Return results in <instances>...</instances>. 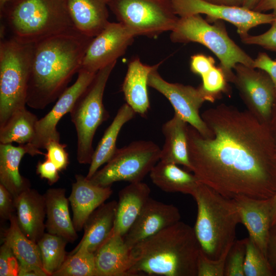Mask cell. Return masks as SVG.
<instances>
[{"mask_svg": "<svg viewBox=\"0 0 276 276\" xmlns=\"http://www.w3.org/2000/svg\"><path fill=\"white\" fill-rule=\"evenodd\" d=\"M268 128L276 144V101L274 104Z\"/></svg>", "mask_w": 276, "mask_h": 276, "instance_id": "obj_48", "label": "cell"}, {"mask_svg": "<svg viewBox=\"0 0 276 276\" xmlns=\"http://www.w3.org/2000/svg\"><path fill=\"white\" fill-rule=\"evenodd\" d=\"M97 73L80 68L76 81L67 87L59 97L51 110L43 117L38 119L35 137L30 143L25 144L28 154L31 156L43 154L39 149H44L51 141L60 142V133L57 125L60 119L70 112L74 104L91 82Z\"/></svg>", "mask_w": 276, "mask_h": 276, "instance_id": "obj_14", "label": "cell"}, {"mask_svg": "<svg viewBox=\"0 0 276 276\" xmlns=\"http://www.w3.org/2000/svg\"><path fill=\"white\" fill-rule=\"evenodd\" d=\"M117 61L98 71L94 79L78 98L70 112L77 135V159L90 164L94 150L93 142L98 128L109 118L103 103L106 83Z\"/></svg>", "mask_w": 276, "mask_h": 276, "instance_id": "obj_8", "label": "cell"}, {"mask_svg": "<svg viewBox=\"0 0 276 276\" xmlns=\"http://www.w3.org/2000/svg\"><path fill=\"white\" fill-rule=\"evenodd\" d=\"M201 77L202 84L200 86L206 94L215 100L220 96L222 93L227 91V81L220 66L215 65Z\"/></svg>", "mask_w": 276, "mask_h": 276, "instance_id": "obj_36", "label": "cell"}, {"mask_svg": "<svg viewBox=\"0 0 276 276\" xmlns=\"http://www.w3.org/2000/svg\"><path fill=\"white\" fill-rule=\"evenodd\" d=\"M68 200L73 211V222L76 231L83 228L90 215L109 198L112 190L109 187L96 185L81 174L75 175Z\"/></svg>", "mask_w": 276, "mask_h": 276, "instance_id": "obj_17", "label": "cell"}, {"mask_svg": "<svg viewBox=\"0 0 276 276\" xmlns=\"http://www.w3.org/2000/svg\"><path fill=\"white\" fill-rule=\"evenodd\" d=\"M59 170L49 159L39 161L36 166V172L41 178L48 180L50 185L56 183L59 179Z\"/></svg>", "mask_w": 276, "mask_h": 276, "instance_id": "obj_44", "label": "cell"}, {"mask_svg": "<svg viewBox=\"0 0 276 276\" xmlns=\"http://www.w3.org/2000/svg\"><path fill=\"white\" fill-rule=\"evenodd\" d=\"M266 255L267 261L276 276V224L270 228Z\"/></svg>", "mask_w": 276, "mask_h": 276, "instance_id": "obj_45", "label": "cell"}, {"mask_svg": "<svg viewBox=\"0 0 276 276\" xmlns=\"http://www.w3.org/2000/svg\"><path fill=\"white\" fill-rule=\"evenodd\" d=\"M98 276H127L132 265L131 248L123 236L114 234L95 253Z\"/></svg>", "mask_w": 276, "mask_h": 276, "instance_id": "obj_23", "label": "cell"}, {"mask_svg": "<svg viewBox=\"0 0 276 276\" xmlns=\"http://www.w3.org/2000/svg\"><path fill=\"white\" fill-rule=\"evenodd\" d=\"M254 68L266 72L271 78L276 90V60L265 52H260L254 59Z\"/></svg>", "mask_w": 276, "mask_h": 276, "instance_id": "obj_43", "label": "cell"}, {"mask_svg": "<svg viewBox=\"0 0 276 276\" xmlns=\"http://www.w3.org/2000/svg\"><path fill=\"white\" fill-rule=\"evenodd\" d=\"M117 206L112 200L98 207L86 220L83 237L71 252L84 248L95 254L114 232Z\"/></svg>", "mask_w": 276, "mask_h": 276, "instance_id": "obj_20", "label": "cell"}, {"mask_svg": "<svg viewBox=\"0 0 276 276\" xmlns=\"http://www.w3.org/2000/svg\"><path fill=\"white\" fill-rule=\"evenodd\" d=\"M239 211L240 223L249 236L266 257V247L271 227L270 198L258 199L244 196L234 198Z\"/></svg>", "mask_w": 276, "mask_h": 276, "instance_id": "obj_18", "label": "cell"}, {"mask_svg": "<svg viewBox=\"0 0 276 276\" xmlns=\"http://www.w3.org/2000/svg\"><path fill=\"white\" fill-rule=\"evenodd\" d=\"M28 149L25 145L0 144V183L15 198L31 188L29 181L19 173V165Z\"/></svg>", "mask_w": 276, "mask_h": 276, "instance_id": "obj_29", "label": "cell"}, {"mask_svg": "<svg viewBox=\"0 0 276 276\" xmlns=\"http://www.w3.org/2000/svg\"><path fill=\"white\" fill-rule=\"evenodd\" d=\"M19 262L9 245L4 242L0 248V275L17 276Z\"/></svg>", "mask_w": 276, "mask_h": 276, "instance_id": "obj_38", "label": "cell"}, {"mask_svg": "<svg viewBox=\"0 0 276 276\" xmlns=\"http://www.w3.org/2000/svg\"><path fill=\"white\" fill-rule=\"evenodd\" d=\"M66 145L60 142L51 141L46 145L44 154L45 158L51 160L57 167L59 171L65 170L68 163V154L65 150Z\"/></svg>", "mask_w": 276, "mask_h": 276, "instance_id": "obj_37", "label": "cell"}, {"mask_svg": "<svg viewBox=\"0 0 276 276\" xmlns=\"http://www.w3.org/2000/svg\"><path fill=\"white\" fill-rule=\"evenodd\" d=\"M192 196L197 206L194 229L201 252L213 260L225 258L235 241L236 227L240 223L235 200L201 182Z\"/></svg>", "mask_w": 276, "mask_h": 276, "instance_id": "obj_4", "label": "cell"}, {"mask_svg": "<svg viewBox=\"0 0 276 276\" xmlns=\"http://www.w3.org/2000/svg\"><path fill=\"white\" fill-rule=\"evenodd\" d=\"M201 117L204 136L188 124L191 171L228 198H271L276 192V144L267 125L248 110L221 103Z\"/></svg>", "mask_w": 276, "mask_h": 276, "instance_id": "obj_1", "label": "cell"}, {"mask_svg": "<svg viewBox=\"0 0 276 276\" xmlns=\"http://www.w3.org/2000/svg\"><path fill=\"white\" fill-rule=\"evenodd\" d=\"M175 14L179 17L205 14L208 22L216 20L227 21L237 28L241 39L249 35V30L259 25L276 21L272 12L266 14L241 6L209 3L203 0H170Z\"/></svg>", "mask_w": 276, "mask_h": 276, "instance_id": "obj_11", "label": "cell"}, {"mask_svg": "<svg viewBox=\"0 0 276 276\" xmlns=\"http://www.w3.org/2000/svg\"><path fill=\"white\" fill-rule=\"evenodd\" d=\"M246 44L257 45L272 52H276V21L271 24L266 32L257 35H248L241 39Z\"/></svg>", "mask_w": 276, "mask_h": 276, "instance_id": "obj_40", "label": "cell"}, {"mask_svg": "<svg viewBox=\"0 0 276 276\" xmlns=\"http://www.w3.org/2000/svg\"><path fill=\"white\" fill-rule=\"evenodd\" d=\"M152 182L169 193H181L192 195L200 181L193 173L180 168L177 165L159 160L149 173Z\"/></svg>", "mask_w": 276, "mask_h": 276, "instance_id": "obj_27", "label": "cell"}, {"mask_svg": "<svg viewBox=\"0 0 276 276\" xmlns=\"http://www.w3.org/2000/svg\"><path fill=\"white\" fill-rule=\"evenodd\" d=\"M187 127L188 123L175 112L163 125L165 143L160 150V160L183 166L191 171Z\"/></svg>", "mask_w": 276, "mask_h": 276, "instance_id": "obj_26", "label": "cell"}, {"mask_svg": "<svg viewBox=\"0 0 276 276\" xmlns=\"http://www.w3.org/2000/svg\"><path fill=\"white\" fill-rule=\"evenodd\" d=\"M46 205L45 229L48 233L60 236L73 243L78 235L71 218L69 200L64 188H50L44 194Z\"/></svg>", "mask_w": 276, "mask_h": 276, "instance_id": "obj_24", "label": "cell"}, {"mask_svg": "<svg viewBox=\"0 0 276 276\" xmlns=\"http://www.w3.org/2000/svg\"><path fill=\"white\" fill-rule=\"evenodd\" d=\"M93 38L75 29L34 44L28 106L43 109L59 98L80 70Z\"/></svg>", "mask_w": 276, "mask_h": 276, "instance_id": "obj_2", "label": "cell"}, {"mask_svg": "<svg viewBox=\"0 0 276 276\" xmlns=\"http://www.w3.org/2000/svg\"><path fill=\"white\" fill-rule=\"evenodd\" d=\"M246 239L235 240L225 258L224 276H245Z\"/></svg>", "mask_w": 276, "mask_h": 276, "instance_id": "obj_35", "label": "cell"}, {"mask_svg": "<svg viewBox=\"0 0 276 276\" xmlns=\"http://www.w3.org/2000/svg\"><path fill=\"white\" fill-rule=\"evenodd\" d=\"M34 44L13 37L0 43V127L17 110L27 105Z\"/></svg>", "mask_w": 276, "mask_h": 276, "instance_id": "obj_7", "label": "cell"}, {"mask_svg": "<svg viewBox=\"0 0 276 276\" xmlns=\"http://www.w3.org/2000/svg\"><path fill=\"white\" fill-rule=\"evenodd\" d=\"M271 212V226L276 224V192L273 196L270 198Z\"/></svg>", "mask_w": 276, "mask_h": 276, "instance_id": "obj_50", "label": "cell"}, {"mask_svg": "<svg viewBox=\"0 0 276 276\" xmlns=\"http://www.w3.org/2000/svg\"><path fill=\"white\" fill-rule=\"evenodd\" d=\"M213 22L211 25L200 14L179 17L170 39L174 43L196 42L206 47L220 61L227 81L232 83L236 64L254 68V59L229 37L222 20Z\"/></svg>", "mask_w": 276, "mask_h": 276, "instance_id": "obj_6", "label": "cell"}, {"mask_svg": "<svg viewBox=\"0 0 276 276\" xmlns=\"http://www.w3.org/2000/svg\"><path fill=\"white\" fill-rule=\"evenodd\" d=\"M38 120L37 116L26 106L18 109L0 127V144L15 142L25 145L31 143L35 135Z\"/></svg>", "mask_w": 276, "mask_h": 276, "instance_id": "obj_31", "label": "cell"}, {"mask_svg": "<svg viewBox=\"0 0 276 276\" xmlns=\"http://www.w3.org/2000/svg\"><path fill=\"white\" fill-rule=\"evenodd\" d=\"M160 64L149 65L142 63L139 58H134L128 64L122 91L126 103L141 116H145L150 108L147 89L149 76Z\"/></svg>", "mask_w": 276, "mask_h": 276, "instance_id": "obj_21", "label": "cell"}, {"mask_svg": "<svg viewBox=\"0 0 276 276\" xmlns=\"http://www.w3.org/2000/svg\"><path fill=\"white\" fill-rule=\"evenodd\" d=\"M253 10L259 12L272 10L276 15V0H260Z\"/></svg>", "mask_w": 276, "mask_h": 276, "instance_id": "obj_47", "label": "cell"}, {"mask_svg": "<svg viewBox=\"0 0 276 276\" xmlns=\"http://www.w3.org/2000/svg\"><path fill=\"white\" fill-rule=\"evenodd\" d=\"M225 258L213 260L200 252L197 265V276H224Z\"/></svg>", "mask_w": 276, "mask_h": 276, "instance_id": "obj_39", "label": "cell"}, {"mask_svg": "<svg viewBox=\"0 0 276 276\" xmlns=\"http://www.w3.org/2000/svg\"><path fill=\"white\" fill-rule=\"evenodd\" d=\"M233 81L248 110L260 122L268 126L276 101V90L265 71L238 63L234 68Z\"/></svg>", "mask_w": 276, "mask_h": 276, "instance_id": "obj_13", "label": "cell"}, {"mask_svg": "<svg viewBox=\"0 0 276 276\" xmlns=\"http://www.w3.org/2000/svg\"><path fill=\"white\" fill-rule=\"evenodd\" d=\"M16 218L26 236L35 242L44 234L46 205L44 195L29 188L14 198Z\"/></svg>", "mask_w": 276, "mask_h": 276, "instance_id": "obj_19", "label": "cell"}, {"mask_svg": "<svg viewBox=\"0 0 276 276\" xmlns=\"http://www.w3.org/2000/svg\"><path fill=\"white\" fill-rule=\"evenodd\" d=\"M200 252L194 228L179 221L131 248L127 276H197Z\"/></svg>", "mask_w": 276, "mask_h": 276, "instance_id": "obj_3", "label": "cell"}, {"mask_svg": "<svg viewBox=\"0 0 276 276\" xmlns=\"http://www.w3.org/2000/svg\"><path fill=\"white\" fill-rule=\"evenodd\" d=\"M15 210L14 197L0 183V217L3 220L10 219Z\"/></svg>", "mask_w": 276, "mask_h": 276, "instance_id": "obj_42", "label": "cell"}, {"mask_svg": "<svg viewBox=\"0 0 276 276\" xmlns=\"http://www.w3.org/2000/svg\"><path fill=\"white\" fill-rule=\"evenodd\" d=\"M13 0H0V9H2L8 3Z\"/></svg>", "mask_w": 276, "mask_h": 276, "instance_id": "obj_52", "label": "cell"}, {"mask_svg": "<svg viewBox=\"0 0 276 276\" xmlns=\"http://www.w3.org/2000/svg\"><path fill=\"white\" fill-rule=\"evenodd\" d=\"M209 3L229 6H240V0H203Z\"/></svg>", "mask_w": 276, "mask_h": 276, "instance_id": "obj_49", "label": "cell"}, {"mask_svg": "<svg viewBox=\"0 0 276 276\" xmlns=\"http://www.w3.org/2000/svg\"><path fill=\"white\" fill-rule=\"evenodd\" d=\"M245 239V276H275L266 257L249 237Z\"/></svg>", "mask_w": 276, "mask_h": 276, "instance_id": "obj_34", "label": "cell"}, {"mask_svg": "<svg viewBox=\"0 0 276 276\" xmlns=\"http://www.w3.org/2000/svg\"><path fill=\"white\" fill-rule=\"evenodd\" d=\"M74 26L81 33L97 36L109 22L108 7L111 0H66Z\"/></svg>", "mask_w": 276, "mask_h": 276, "instance_id": "obj_22", "label": "cell"}, {"mask_svg": "<svg viewBox=\"0 0 276 276\" xmlns=\"http://www.w3.org/2000/svg\"><path fill=\"white\" fill-rule=\"evenodd\" d=\"M17 41L34 44L76 29L66 0H13L1 9Z\"/></svg>", "mask_w": 276, "mask_h": 276, "instance_id": "obj_5", "label": "cell"}, {"mask_svg": "<svg viewBox=\"0 0 276 276\" xmlns=\"http://www.w3.org/2000/svg\"><path fill=\"white\" fill-rule=\"evenodd\" d=\"M260 0H240V6L253 10Z\"/></svg>", "mask_w": 276, "mask_h": 276, "instance_id": "obj_51", "label": "cell"}, {"mask_svg": "<svg viewBox=\"0 0 276 276\" xmlns=\"http://www.w3.org/2000/svg\"><path fill=\"white\" fill-rule=\"evenodd\" d=\"M136 113L126 103L118 110L111 124L94 150L87 175L90 179L99 168L106 164L116 151L117 140L123 126L135 117Z\"/></svg>", "mask_w": 276, "mask_h": 276, "instance_id": "obj_28", "label": "cell"}, {"mask_svg": "<svg viewBox=\"0 0 276 276\" xmlns=\"http://www.w3.org/2000/svg\"><path fill=\"white\" fill-rule=\"evenodd\" d=\"M108 7L134 37H154L171 31L179 18L170 0H111Z\"/></svg>", "mask_w": 276, "mask_h": 276, "instance_id": "obj_10", "label": "cell"}, {"mask_svg": "<svg viewBox=\"0 0 276 276\" xmlns=\"http://www.w3.org/2000/svg\"><path fill=\"white\" fill-rule=\"evenodd\" d=\"M178 209L151 198L147 201L134 222L124 236L132 248L142 241L180 221Z\"/></svg>", "mask_w": 276, "mask_h": 276, "instance_id": "obj_16", "label": "cell"}, {"mask_svg": "<svg viewBox=\"0 0 276 276\" xmlns=\"http://www.w3.org/2000/svg\"><path fill=\"white\" fill-rule=\"evenodd\" d=\"M158 68L152 71L148 77V85L164 96L178 114L188 124L196 129L202 135L209 136L210 131L202 120L199 110L204 102L215 100L206 94L200 86L169 82L158 73Z\"/></svg>", "mask_w": 276, "mask_h": 276, "instance_id": "obj_12", "label": "cell"}, {"mask_svg": "<svg viewBox=\"0 0 276 276\" xmlns=\"http://www.w3.org/2000/svg\"><path fill=\"white\" fill-rule=\"evenodd\" d=\"M135 37L121 23L109 22L89 44L80 68L97 73L123 56Z\"/></svg>", "mask_w": 276, "mask_h": 276, "instance_id": "obj_15", "label": "cell"}, {"mask_svg": "<svg viewBox=\"0 0 276 276\" xmlns=\"http://www.w3.org/2000/svg\"><path fill=\"white\" fill-rule=\"evenodd\" d=\"M67 243L62 237L49 233H44L37 241L43 268L48 276H52L65 261Z\"/></svg>", "mask_w": 276, "mask_h": 276, "instance_id": "obj_32", "label": "cell"}, {"mask_svg": "<svg viewBox=\"0 0 276 276\" xmlns=\"http://www.w3.org/2000/svg\"><path fill=\"white\" fill-rule=\"evenodd\" d=\"M214 59L203 54H197L191 56L190 70L195 74L201 77L208 73L215 66Z\"/></svg>", "mask_w": 276, "mask_h": 276, "instance_id": "obj_41", "label": "cell"}, {"mask_svg": "<svg viewBox=\"0 0 276 276\" xmlns=\"http://www.w3.org/2000/svg\"><path fill=\"white\" fill-rule=\"evenodd\" d=\"M52 276H98L95 254L84 248L71 252Z\"/></svg>", "mask_w": 276, "mask_h": 276, "instance_id": "obj_33", "label": "cell"}, {"mask_svg": "<svg viewBox=\"0 0 276 276\" xmlns=\"http://www.w3.org/2000/svg\"><path fill=\"white\" fill-rule=\"evenodd\" d=\"M151 189L142 181L130 183L119 193L114 233L124 237L150 198Z\"/></svg>", "mask_w": 276, "mask_h": 276, "instance_id": "obj_25", "label": "cell"}, {"mask_svg": "<svg viewBox=\"0 0 276 276\" xmlns=\"http://www.w3.org/2000/svg\"><path fill=\"white\" fill-rule=\"evenodd\" d=\"M160 150L151 141H133L118 148L105 165L88 179L102 187L121 181L141 182L160 160Z\"/></svg>", "mask_w": 276, "mask_h": 276, "instance_id": "obj_9", "label": "cell"}, {"mask_svg": "<svg viewBox=\"0 0 276 276\" xmlns=\"http://www.w3.org/2000/svg\"><path fill=\"white\" fill-rule=\"evenodd\" d=\"M18 276H48L42 268L36 267L24 266L19 265Z\"/></svg>", "mask_w": 276, "mask_h": 276, "instance_id": "obj_46", "label": "cell"}, {"mask_svg": "<svg viewBox=\"0 0 276 276\" xmlns=\"http://www.w3.org/2000/svg\"><path fill=\"white\" fill-rule=\"evenodd\" d=\"M9 221L10 225L4 234V242L10 247L19 265L43 269L37 243L27 237L22 232L15 215L13 214Z\"/></svg>", "mask_w": 276, "mask_h": 276, "instance_id": "obj_30", "label": "cell"}]
</instances>
